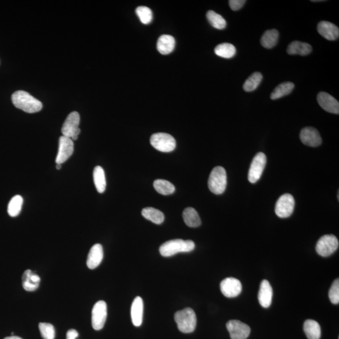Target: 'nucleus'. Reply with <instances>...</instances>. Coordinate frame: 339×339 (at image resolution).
Segmentation results:
<instances>
[{
  "mask_svg": "<svg viewBox=\"0 0 339 339\" xmlns=\"http://www.w3.org/2000/svg\"><path fill=\"white\" fill-rule=\"evenodd\" d=\"M11 100L16 108L28 113L39 112L42 109L41 102L24 90L14 92Z\"/></svg>",
  "mask_w": 339,
  "mask_h": 339,
  "instance_id": "nucleus-1",
  "label": "nucleus"
},
{
  "mask_svg": "<svg viewBox=\"0 0 339 339\" xmlns=\"http://www.w3.org/2000/svg\"><path fill=\"white\" fill-rule=\"evenodd\" d=\"M196 245L191 240H173L167 241L160 246V253L164 257L172 256L179 253H189L195 249Z\"/></svg>",
  "mask_w": 339,
  "mask_h": 339,
  "instance_id": "nucleus-2",
  "label": "nucleus"
},
{
  "mask_svg": "<svg viewBox=\"0 0 339 339\" xmlns=\"http://www.w3.org/2000/svg\"><path fill=\"white\" fill-rule=\"evenodd\" d=\"M175 319L178 330L183 333H193L196 329L197 318L196 313L192 308H187L178 311L175 314Z\"/></svg>",
  "mask_w": 339,
  "mask_h": 339,
  "instance_id": "nucleus-3",
  "label": "nucleus"
},
{
  "mask_svg": "<svg viewBox=\"0 0 339 339\" xmlns=\"http://www.w3.org/2000/svg\"><path fill=\"white\" fill-rule=\"evenodd\" d=\"M227 186L226 170L222 167H215L211 171L208 180L209 189L212 193L220 195L224 193Z\"/></svg>",
  "mask_w": 339,
  "mask_h": 339,
  "instance_id": "nucleus-4",
  "label": "nucleus"
},
{
  "mask_svg": "<svg viewBox=\"0 0 339 339\" xmlns=\"http://www.w3.org/2000/svg\"><path fill=\"white\" fill-rule=\"evenodd\" d=\"M150 143L155 149L165 153L172 152L176 147L175 138L168 133L153 134L150 138Z\"/></svg>",
  "mask_w": 339,
  "mask_h": 339,
  "instance_id": "nucleus-5",
  "label": "nucleus"
},
{
  "mask_svg": "<svg viewBox=\"0 0 339 339\" xmlns=\"http://www.w3.org/2000/svg\"><path fill=\"white\" fill-rule=\"evenodd\" d=\"M80 123V114L74 111L69 114L62 127V133L64 136L71 138L73 140H78L81 129L79 127Z\"/></svg>",
  "mask_w": 339,
  "mask_h": 339,
  "instance_id": "nucleus-6",
  "label": "nucleus"
},
{
  "mask_svg": "<svg viewBox=\"0 0 339 339\" xmlns=\"http://www.w3.org/2000/svg\"><path fill=\"white\" fill-rule=\"evenodd\" d=\"M338 238L333 234L324 235L320 238L316 245V251L320 256L327 257L335 253L339 248Z\"/></svg>",
  "mask_w": 339,
  "mask_h": 339,
  "instance_id": "nucleus-7",
  "label": "nucleus"
},
{
  "mask_svg": "<svg viewBox=\"0 0 339 339\" xmlns=\"http://www.w3.org/2000/svg\"><path fill=\"white\" fill-rule=\"evenodd\" d=\"M266 164V157L263 153L259 152L253 159L248 172V180L254 183L261 178Z\"/></svg>",
  "mask_w": 339,
  "mask_h": 339,
  "instance_id": "nucleus-8",
  "label": "nucleus"
},
{
  "mask_svg": "<svg viewBox=\"0 0 339 339\" xmlns=\"http://www.w3.org/2000/svg\"><path fill=\"white\" fill-rule=\"evenodd\" d=\"M295 204V199L291 194H283L276 202V214L280 218L290 217L294 212Z\"/></svg>",
  "mask_w": 339,
  "mask_h": 339,
  "instance_id": "nucleus-9",
  "label": "nucleus"
},
{
  "mask_svg": "<svg viewBox=\"0 0 339 339\" xmlns=\"http://www.w3.org/2000/svg\"><path fill=\"white\" fill-rule=\"evenodd\" d=\"M107 318V305L101 300L95 304L92 310V326L96 331L103 328Z\"/></svg>",
  "mask_w": 339,
  "mask_h": 339,
  "instance_id": "nucleus-10",
  "label": "nucleus"
},
{
  "mask_svg": "<svg viewBox=\"0 0 339 339\" xmlns=\"http://www.w3.org/2000/svg\"><path fill=\"white\" fill-rule=\"evenodd\" d=\"M226 327L231 339H246L251 333L250 327L240 320H230Z\"/></svg>",
  "mask_w": 339,
  "mask_h": 339,
  "instance_id": "nucleus-11",
  "label": "nucleus"
},
{
  "mask_svg": "<svg viewBox=\"0 0 339 339\" xmlns=\"http://www.w3.org/2000/svg\"><path fill=\"white\" fill-rule=\"evenodd\" d=\"M220 290L227 298L238 297L242 292V284L240 280L234 278H227L220 283Z\"/></svg>",
  "mask_w": 339,
  "mask_h": 339,
  "instance_id": "nucleus-12",
  "label": "nucleus"
},
{
  "mask_svg": "<svg viewBox=\"0 0 339 339\" xmlns=\"http://www.w3.org/2000/svg\"><path fill=\"white\" fill-rule=\"evenodd\" d=\"M74 152V143L71 138L62 136L60 137L59 151L55 160L56 164H62L71 157Z\"/></svg>",
  "mask_w": 339,
  "mask_h": 339,
  "instance_id": "nucleus-13",
  "label": "nucleus"
},
{
  "mask_svg": "<svg viewBox=\"0 0 339 339\" xmlns=\"http://www.w3.org/2000/svg\"><path fill=\"white\" fill-rule=\"evenodd\" d=\"M299 138L304 145L312 147H317L322 142L319 132L313 127H306L301 129Z\"/></svg>",
  "mask_w": 339,
  "mask_h": 339,
  "instance_id": "nucleus-14",
  "label": "nucleus"
},
{
  "mask_svg": "<svg viewBox=\"0 0 339 339\" xmlns=\"http://www.w3.org/2000/svg\"><path fill=\"white\" fill-rule=\"evenodd\" d=\"M317 101L323 110L329 113L339 115V101L331 95L326 92H320L318 94Z\"/></svg>",
  "mask_w": 339,
  "mask_h": 339,
  "instance_id": "nucleus-15",
  "label": "nucleus"
},
{
  "mask_svg": "<svg viewBox=\"0 0 339 339\" xmlns=\"http://www.w3.org/2000/svg\"><path fill=\"white\" fill-rule=\"evenodd\" d=\"M320 35L329 41H336L339 36V29L333 23L322 21L317 26Z\"/></svg>",
  "mask_w": 339,
  "mask_h": 339,
  "instance_id": "nucleus-16",
  "label": "nucleus"
},
{
  "mask_svg": "<svg viewBox=\"0 0 339 339\" xmlns=\"http://www.w3.org/2000/svg\"><path fill=\"white\" fill-rule=\"evenodd\" d=\"M273 289L268 280L262 281L258 293V300L263 307L268 308L272 303Z\"/></svg>",
  "mask_w": 339,
  "mask_h": 339,
  "instance_id": "nucleus-17",
  "label": "nucleus"
},
{
  "mask_svg": "<svg viewBox=\"0 0 339 339\" xmlns=\"http://www.w3.org/2000/svg\"><path fill=\"white\" fill-rule=\"evenodd\" d=\"M104 256L103 246L96 244L91 248L87 260V266L90 269L96 268L103 261Z\"/></svg>",
  "mask_w": 339,
  "mask_h": 339,
  "instance_id": "nucleus-18",
  "label": "nucleus"
},
{
  "mask_svg": "<svg viewBox=\"0 0 339 339\" xmlns=\"http://www.w3.org/2000/svg\"><path fill=\"white\" fill-rule=\"evenodd\" d=\"M132 322L134 326H140L143 322V301L140 297L134 298L131 308Z\"/></svg>",
  "mask_w": 339,
  "mask_h": 339,
  "instance_id": "nucleus-19",
  "label": "nucleus"
},
{
  "mask_svg": "<svg viewBox=\"0 0 339 339\" xmlns=\"http://www.w3.org/2000/svg\"><path fill=\"white\" fill-rule=\"evenodd\" d=\"M41 278L30 269L25 271L22 276V285L27 292H34L38 289Z\"/></svg>",
  "mask_w": 339,
  "mask_h": 339,
  "instance_id": "nucleus-20",
  "label": "nucleus"
},
{
  "mask_svg": "<svg viewBox=\"0 0 339 339\" xmlns=\"http://www.w3.org/2000/svg\"><path fill=\"white\" fill-rule=\"evenodd\" d=\"M175 46V39L169 35L160 36L157 42V49L163 55H168L172 52Z\"/></svg>",
  "mask_w": 339,
  "mask_h": 339,
  "instance_id": "nucleus-21",
  "label": "nucleus"
},
{
  "mask_svg": "<svg viewBox=\"0 0 339 339\" xmlns=\"http://www.w3.org/2000/svg\"><path fill=\"white\" fill-rule=\"evenodd\" d=\"M312 51V47L310 44L299 41L292 42L287 48V52L290 55H307Z\"/></svg>",
  "mask_w": 339,
  "mask_h": 339,
  "instance_id": "nucleus-22",
  "label": "nucleus"
},
{
  "mask_svg": "<svg viewBox=\"0 0 339 339\" xmlns=\"http://www.w3.org/2000/svg\"><path fill=\"white\" fill-rule=\"evenodd\" d=\"M303 330L308 339H320L321 337V329L315 320H306L304 323Z\"/></svg>",
  "mask_w": 339,
  "mask_h": 339,
  "instance_id": "nucleus-23",
  "label": "nucleus"
},
{
  "mask_svg": "<svg viewBox=\"0 0 339 339\" xmlns=\"http://www.w3.org/2000/svg\"><path fill=\"white\" fill-rule=\"evenodd\" d=\"M183 220L187 226L197 227L201 226V220L198 212L192 208H187L183 212Z\"/></svg>",
  "mask_w": 339,
  "mask_h": 339,
  "instance_id": "nucleus-24",
  "label": "nucleus"
},
{
  "mask_svg": "<svg viewBox=\"0 0 339 339\" xmlns=\"http://www.w3.org/2000/svg\"><path fill=\"white\" fill-rule=\"evenodd\" d=\"M279 32L275 29L267 30L261 39L262 46L266 48H272L277 44Z\"/></svg>",
  "mask_w": 339,
  "mask_h": 339,
  "instance_id": "nucleus-25",
  "label": "nucleus"
},
{
  "mask_svg": "<svg viewBox=\"0 0 339 339\" xmlns=\"http://www.w3.org/2000/svg\"><path fill=\"white\" fill-rule=\"evenodd\" d=\"M93 178L95 186L97 192L103 193L106 190V181L105 173L103 168L100 166L95 167L93 171Z\"/></svg>",
  "mask_w": 339,
  "mask_h": 339,
  "instance_id": "nucleus-26",
  "label": "nucleus"
},
{
  "mask_svg": "<svg viewBox=\"0 0 339 339\" xmlns=\"http://www.w3.org/2000/svg\"><path fill=\"white\" fill-rule=\"evenodd\" d=\"M142 215L145 219L150 220L155 224H161L165 219L164 213L153 208H146L141 211Z\"/></svg>",
  "mask_w": 339,
  "mask_h": 339,
  "instance_id": "nucleus-27",
  "label": "nucleus"
},
{
  "mask_svg": "<svg viewBox=\"0 0 339 339\" xmlns=\"http://www.w3.org/2000/svg\"><path fill=\"white\" fill-rule=\"evenodd\" d=\"M294 84L291 82H285L280 84L274 89L271 94V99L273 100L282 98V97L291 93L294 89Z\"/></svg>",
  "mask_w": 339,
  "mask_h": 339,
  "instance_id": "nucleus-28",
  "label": "nucleus"
},
{
  "mask_svg": "<svg viewBox=\"0 0 339 339\" xmlns=\"http://www.w3.org/2000/svg\"><path fill=\"white\" fill-rule=\"evenodd\" d=\"M214 52L218 56L225 59H231L236 55V49L233 44L223 43L215 48Z\"/></svg>",
  "mask_w": 339,
  "mask_h": 339,
  "instance_id": "nucleus-29",
  "label": "nucleus"
},
{
  "mask_svg": "<svg viewBox=\"0 0 339 339\" xmlns=\"http://www.w3.org/2000/svg\"><path fill=\"white\" fill-rule=\"evenodd\" d=\"M153 187L159 194L168 196L175 191V187L171 182L166 180L157 179L153 183Z\"/></svg>",
  "mask_w": 339,
  "mask_h": 339,
  "instance_id": "nucleus-30",
  "label": "nucleus"
},
{
  "mask_svg": "<svg viewBox=\"0 0 339 339\" xmlns=\"http://www.w3.org/2000/svg\"><path fill=\"white\" fill-rule=\"evenodd\" d=\"M207 18L213 28L218 30H222L226 28L227 23L226 20L220 15L219 14L215 13V11H208L206 15Z\"/></svg>",
  "mask_w": 339,
  "mask_h": 339,
  "instance_id": "nucleus-31",
  "label": "nucleus"
},
{
  "mask_svg": "<svg viewBox=\"0 0 339 339\" xmlns=\"http://www.w3.org/2000/svg\"><path fill=\"white\" fill-rule=\"evenodd\" d=\"M24 199L22 197L17 195L11 199L8 206V213L11 217H17L22 210Z\"/></svg>",
  "mask_w": 339,
  "mask_h": 339,
  "instance_id": "nucleus-32",
  "label": "nucleus"
},
{
  "mask_svg": "<svg viewBox=\"0 0 339 339\" xmlns=\"http://www.w3.org/2000/svg\"><path fill=\"white\" fill-rule=\"evenodd\" d=\"M263 80V76L260 73H254L245 81L243 89L246 92H252L256 89Z\"/></svg>",
  "mask_w": 339,
  "mask_h": 339,
  "instance_id": "nucleus-33",
  "label": "nucleus"
},
{
  "mask_svg": "<svg viewBox=\"0 0 339 339\" xmlns=\"http://www.w3.org/2000/svg\"><path fill=\"white\" fill-rule=\"evenodd\" d=\"M136 13L142 24L148 25L152 22L153 13L150 8L146 6H138L136 9Z\"/></svg>",
  "mask_w": 339,
  "mask_h": 339,
  "instance_id": "nucleus-34",
  "label": "nucleus"
},
{
  "mask_svg": "<svg viewBox=\"0 0 339 339\" xmlns=\"http://www.w3.org/2000/svg\"><path fill=\"white\" fill-rule=\"evenodd\" d=\"M39 330L43 339H55V329L52 324H48V323H40Z\"/></svg>",
  "mask_w": 339,
  "mask_h": 339,
  "instance_id": "nucleus-35",
  "label": "nucleus"
},
{
  "mask_svg": "<svg viewBox=\"0 0 339 339\" xmlns=\"http://www.w3.org/2000/svg\"><path fill=\"white\" fill-rule=\"evenodd\" d=\"M330 300L334 305H338L339 303V280L334 281L329 292Z\"/></svg>",
  "mask_w": 339,
  "mask_h": 339,
  "instance_id": "nucleus-36",
  "label": "nucleus"
},
{
  "mask_svg": "<svg viewBox=\"0 0 339 339\" xmlns=\"http://www.w3.org/2000/svg\"><path fill=\"white\" fill-rule=\"evenodd\" d=\"M246 3L245 0H230L229 4L231 10L238 11L243 8Z\"/></svg>",
  "mask_w": 339,
  "mask_h": 339,
  "instance_id": "nucleus-37",
  "label": "nucleus"
},
{
  "mask_svg": "<svg viewBox=\"0 0 339 339\" xmlns=\"http://www.w3.org/2000/svg\"><path fill=\"white\" fill-rule=\"evenodd\" d=\"M78 336V331L74 329H71L67 331L66 339H76Z\"/></svg>",
  "mask_w": 339,
  "mask_h": 339,
  "instance_id": "nucleus-38",
  "label": "nucleus"
},
{
  "mask_svg": "<svg viewBox=\"0 0 339 339\" xmlns=\"http://www.w3.org/2000/svg\"><path fill=\"white\" fill-rule=\"evenodd\" d=\"M4 339H23L19 338V337L12 336H10V337H7V338H4Z\"/></svg>",
  "mask_w": 339,
  "mask_h": 339,
  "instance_id": "nucleus-39",
  "label": "nucleus"
},
{
  "mask_svg": "<svg viewBox=\"0 0 339 339\" xmlns=\"http://www.w3.org/2000/svg\"><path fill=\"white\" fill-rule=\"evenodd\" d=\"M61 166H62V164H57V165H56L57 169L60 170V169H61Z\"/></svg>",
  "mask_w": 339,
  "mask_h": 339,
  "instance_id": "nucleus-40",
  "label": "nucleus"
}]
</instances>
